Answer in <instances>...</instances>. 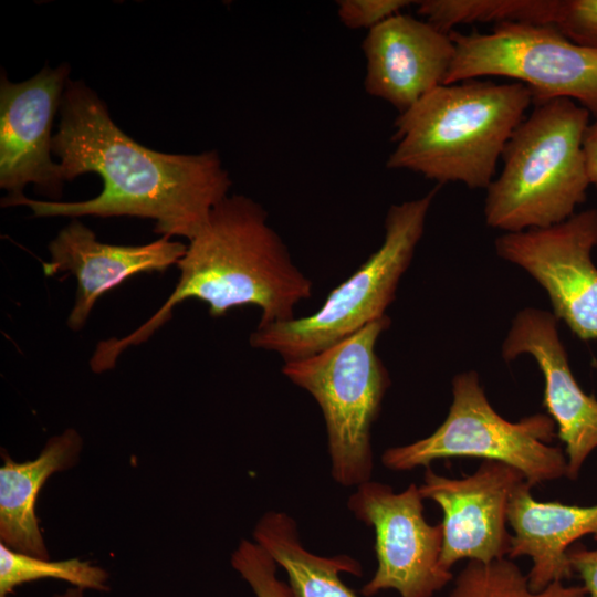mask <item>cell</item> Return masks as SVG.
<instances>
[{"label": "cell", "instance_id": "obj_1", "mask_svg": "<svg viewBox=\"0 0 597 597\" xmlns=\"http://www.w3.org/2000/svg\"><path fill=\"white\" fill-rule=\"evenodd\" d=\"M52 153L63 181L95 172L102 192L75 202L3 198L1 206H27L35 218L129 216L151 219L161 237L191 240L211 210L228 196L231 180L216 150L193 155L149 149L126 135L105 103L82 81L67 80Z\"/></svg>", "mask_w": 597, "mask_h": 597}, {"label": "cell", "instance_id": "obj_2", "mask_svg": "<svg viewBox=\"0 0 597 597\" xmlns=\"http://www.w3.org/2000/svg\"><path fill=\"white\" fill-rule=\"evenodd\" d=\"M177 266L180 275L167 301L133 333L100 342L90 362L93 371L114 368L126 348L146 342L186 300L205 302L213 317L255 306L258 326H264L294 318V307L312 296V281L269 226L266 211L243 195L227 196L211 210Z\"/></svg>", "mask_w": 597, "mask_h": 597}, {"label": "cell", "instance_id": "obj_3", "mask_svg": "<svg viewBox=\"0 0 597 597\" xmlns=\"http://www.w3.org/2000/svg\"><path fill=\"white\" fill-rule=\"evenodd\" d=\"M533 104L519 82L467 80L441 84L395 121L388 169H405L438 184L486 189L515 128Z\"/></svg>", "mask_w": 597, "mask_h": 597}, {"label": "cell", "instance_id": "obj_4", "mask_svg": "<svg viewBox=\"0 0 597 597\" xmlns=\"http://www.w3.org/2000/svg\"><path fill=\"white\" fill-rule=\"evenodd\" d=\"M590 113L568 98L534 104L510 137L503 168L486 188L484 219L505 232L561 223L590 186L584 136Z\"/></svg>", "mask_w": 597, "mask_h": 597}, {"label": "cell", "instance_id": "obj_5", "mask_svg": "<svg viewBox=\"0 0 597 597\" xmlns=\"http://www.w3.org/2000/svg\"><path fill=\"white\" fill-rule=\"evenodd\" d=\"M389 325L386 315L282 367V373L318 404L326 426L331 473L342 486H358L371 478V427L390 384L376 345Z\"/></svg>", "mask_w": 597, "mask_h": 597}, {"label": "cell", "instance_id": "obj_6", "mask_svg": "<svg viewBox=\"0 0 597 597\" xmlns=\"http://www.w3.org/2000/svg\"><path fill=\"white\" fill-rule=\"evenodd\" d=\"M438 187L423 197L392 205L381 245L348 279L333 289L313 314L258 326L250 345L284 362L313 355L386 316L398 283L420 241Z\"/></svg>", "mask_w": 597, "mask_h": 597}, {"label": "cell", "instance_id": "obj_7", "mask_svg": "<svg viewBox=\"0 0 597 597\" xmlns=\"http://www.w3.org/2000/svg\"><path fill=\"white\" fill-rule=\"evenodd\" d=\"M452 396L447 418L430 436L384 451L387 469L409 471L437 460L479 458L517 469L531 486L566 476L564 450L549 444L556 426L548 415L504 419L489 402L475 371L453 378Z\"/></svg>", "mask_w": 597, "mask_h": 597}, {"label": "cell", "instance_id": "obj_8", "mask_svg": "<svg viewBox=\"0 0 597 597\" xmlns=\"http://www.w3.org/2000/svg\"><path fill=\"white\" fill-rule=\"evenodd\" d=\"M449 34L455 55L443 84L504 76L525 85L533 104L568 98L597 118V49L575 43L553 24L509 22L489 33Z\"/></svg>", "mask_w": 597, "mask_h": 597}, {"label": "cell", "instance_id": "obj_9", "mask_svg": "<svg viewBox=\"0 0 597 597\" xmlns=\"http://www.w3.org/2000/svg\"><path fill=\"white\" fill-rule=\"evenodd\" d=\"M422 500L415 483L396 493L371 480L349 496V511L375 532L377 569L364 596L394 589L400 597H432L452 580L440 561L442 525L427 522Z\"/></svg>", "mask_w": 597, "mask_h": 597}, {"label": "cell", "instance_id": "obj_10", "mask_svg": "<svg viewBox=\"0 0 597 597\" xmlns=\"http://www.w3.org/2000/svg\"><path fill=\"white\" fill-rule=\"evenodd\" d=\"M597 210L543 229L505 232L499 256L525 270L547 293L553 314L580 339H597Z\"/></svg>", "mask_w": 597, "mask_h": 597}, {"label": "cell", "instance_id": "obj_11", "mask_svg": "<svg viewBox=\"0 0 597 597\" xmlns=\"http://www.w3.org/2000/svg\"><path fill=\"white\" fill-rule=\"evenodd\" d=\"M523 481L517 469L492 460H483L474 473L460 479L426 468L419 491L442 510L440 561L446 569L462 559L488 564L509 556V504Z\"/></svg>", "mask_w": 597, "mask_h": 597}, {"label": "cell", "instance_id": "obj_12", "mask_svg": "<svg viewBox=\"0 0 597 597\" xmlns=\"http://www.w3.org/2000/svg\"><path fill=\"white\" fill-rule=\"evenodd\" d=\"M69 71L66 64L44 66L21 83L1 75L0 186L8 191L7 199L23 196L28 184L52 199L61 197L64 181L51 158V129Z\"/></svg>", "mask_w": 597, "mask_h": 597}, {"label": "cell", "instance_id": "obj_13", "mask_svg": "<svg viewBox=\"0 0 597 597\" xmlns=\"http://www.w3.org/2000/svg\"><path fill=\"white\" fill-rule=\"evenodd\" d=\"M557 321L543 310H522L502 344V356L509 362L528 354L537 363L545 381L543 405L565 446L566 478L575 480L597 448V399L587 395L574 377Z\"/></svg>", "mask_w": 597, "mask_h": 597}, {"label": "cell", "instance_id": "obj_14", "mask_svg": "<svg viewBox=\"0 0 597 597\" xmlns=\"http://www.w3.org/2000/svg\"><path fill=\"white\" fill-rule=\"evenodd\" d=\"M365 90L405 112L443 84L455 55L449 33L402 12L368 31Z\"/></svg>", "mask_w": 597, "mask_h": 597}, {"label": "cell", "instance_id": "obj_15", "mask_svg": "<svg viewBox=\"0 0 597 597\" xmlns=\"http://www.w3.org/2000/svg\"><path fill=\"white\" fill-rule=\"evenodd\" d=\"M186 250V244L167 237L142 245L100 242L90 228L73 219L50 242L51 258L43 263V272L46 276L61 272L75 276V301L66 324L78 331L103 294L133 275L166 271Z\"/></svg>", "mask_w": 597, "mask_h": 597}, {"label": "cell", "instance_id": "obj_16", "mask_svg": "<svg viewBox=\"0 0 597 597\" xmlns=\"http://www.w3.org/2000/svg\"><path fill=\"white\" fill-rule=\"evenodd\" d=\"M531 489L523 481L511 496L507 519L513 535L507 557L532 559L526 575L528 586L533 591H541L554 582L572 577L567 551L576 541L586 535L597 540V504L541 502L533 498Z\"/></svg>", "mask_w": 597, "mask_h": 597}, {"label": "cell", "instance_id": "obj_17", "mask_svg": "<svg viewBox=\"0 0 597 597\" xmlns=\"http://www.w3.org/2000/svg\"><path fill=\"white\" fill-rule=\"evenodd\" d=\"M83 446L81 434L69 428L48 439L34 459L19 462L2 450L0 543L20 553L50 558L35 514L38 495L54 473L77 464Z\"/></svg>", "mask_w": 597, "mask_h": 597}, {"label": "cell", "instance_id": "obj_18", "mask_svg": "<svg viewBox=\"0 0 597 597\" xmlns=\"http://www.w3.org/2000/svg\"><path fill=\"white\" fill-rule=\"evenodd\" d=\"M253 538L285 570L293 597H358L339 574L360 576V564L348 555L326 557L306 549L296 522L287 513H264L255 524Z\"/></svg>", "mask_w": 597, "mask_h": 597}, {"label": "cell", "instance_id": "obj_19", "mask_svg": "<svg viewBox=\"0 0 597 597\" xmlns=\"http://www.w3.org/2000/svg\"><path fill=\"white\" fill-rule=\"evenodd\" d=\"M417 12L439 30L455 25L509 22L555 24L561 0H423Z\"/></svg>", "mask_w": 597, "mask_h": 597}, {"label": "cell", "instance_id": "obj_20", "mask_svg": "<svg viewBox=\"0 0 597 597\" xmlns=\"http://www.w3.org/2000/svg\"><path fill=\"white\" fill-rule=\"evenodd\" d=\"M46 578L85 590H111L109 573L88 561L78 557L51 561L13 551L0 543V597H10L19 586Z\"/></svg>", "mask_w": 597, "mask_h": 597}, {"label": "cell", "instance_id": "obj_21", "mask_svg": "<svg viewBox=\"0 0 597 597\" xmlns=\"http://www.w3.org/2000/svg\"><path fill=\"white\" fill-rule=\"evenodd\" d=\"M449 597H587L585 587L554 582L533 591L527 576L510 558L488 564L469 562L455 578Z\"/></svg>", "mask_w": 597, "mask_h": 597}, {"label": "cell", "instance_id": "obj_22", "mask_svg": "<svg viewBox=\"0 0 597 597\" xmlns=\"http://www.w3.org/2000/svg\"><path fill=\"white\" fill-rule=\"evenodd\" d=\"M231 565L255 597H293L290 586L276 577V563L255 542L242 540L231 555Z\"/></svg>", "mask_w": 597, "mask_h": 597}, {"label": "cell", "instance_id": "obj_23", "mask_svg": "<svg viewBox=\"0 0 597 597\" xmlns=\"http://www.w3.org/2000/svg\"><path fill=\"white\" fill-rule=\"evenodd\" d=\"M554 25L575 43L597 49V0H561Z\"/></svg>", "mask_w": 597, "mask_h": 597}, {"label": "cell", "instance_id": "obj_24", "mask_svg": "<svg viewBox=\"0 0 597 597\" xmlns=\"http://www.w3.org/2000/svg\"><path fill=\"white\" fill-rule=\"evenodd\" d=\"M410 3L407 0H341L337 1V14L347 28L369 31Z\"/></svg>", "mask_w": 597, "mask_h": 597}, {"label": "cell", "instance_id": "obj_25", "mask_svg": "<svg viewBox=\"0 0 597 597\" xmlns=\"http://www.w3.org/2000/svg\"><path fill=\"white\" fill-rule=\"evenodd\" d=\"M567 557L573 573L583 580L587 597H597V549L575 544L568 548Z\"/></svg>", "mask_w": 597, "mask_h": 597}, {"label": "cell", "instance_id": "obj_26", "mask_svg": "<svg viewBox=\"0 0 597 597\" xmlns=\"http://www.w3.org/2000/svg\"><path fill=\"white\" fill-rule=\"evenodd\" d=\"M584 151L590 185L597 189V118L590 123L584 136Z\"/></svg>", "mask_w": 597, "mask_h": 597}, {"label": "cell", "instance_id": "obj_27", "mask_svg": "<svg viewBox=\"0 0 597 597\" xmlns=\"http://www.w3.org/2000/svg\"><path fill=\"white\" fill-rule=\"evenodd\" d=\"M52 597H86L85 589L78 587H69L63 593L54 594Z\"/></svg>", "mask_w": 597, "mask_h": 597}]
</instances>
